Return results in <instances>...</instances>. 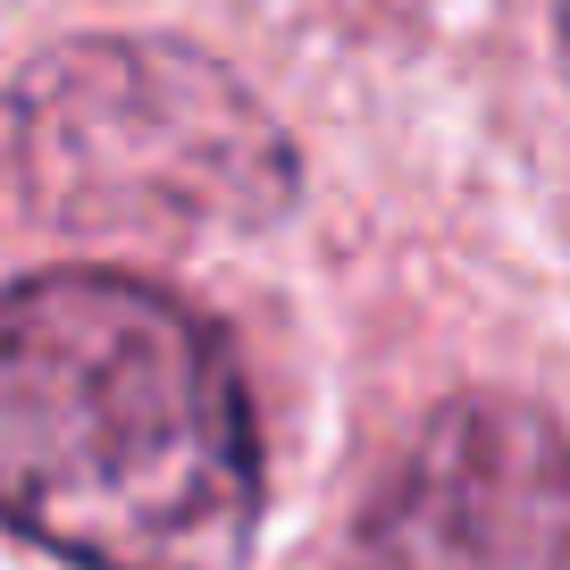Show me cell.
<instances>
[{
    "mask_svg": "<svg viewBox=\"0 0 570 570\" xmlns=\"http://www.w3.org/2000/svg\"><path fill=\"white\" fill-rule=\"evenodd\" d=\"M553 51H562V76H570V0H553Z\"/></svg>",
    "mask_w": 570,
    "mask_h": 570,
    "instance_id": "4",
    "label": "cell"
},
{
    "mask_svg": "<svg viewBox=\"0 0 570 570\" xmlns=\"http://www.w3.org/2000/svg\"><path fill=\"white\" fill-rule=\"evenodd\" d=\"M353 570H570V428L520 394L445 403L370 495Z\"/></svg>",
    "mask_w": 570,
    "mask_h": 570,
    "instance_id": "3",
    "label": "cell"
},
{
    "mask_svg": "<svg viewBox=\"0 0 570 570\" xmlns=\"http://www.w3.org/2000/svg\"><path fill=\"white\" fill-rule=\"evenodd\" d=\"M0 520L76 570H244L261 420L227 336L135 268L0 285Z\"/></svg>",
    "mask_w": 570,
    "mask_h": 570,
    "instance_id": "1",
    "label": "cell"
},
{
    "mask_svg": "<svg viewBox=\"0 0 570 570\" xmlns=\"http://www.w3.org/2000/svg\"><path fill=\"white\" fill-rule=\"evenodd\" d=\"M9 142L59 227L244 235L294 210V142L185 42H68L9 101Z\"/></svg>",
    "mask_w": 570,
    "mask_h": 570,
    "instance_id": "2",
    "label": "cell"
}]
</instances>
